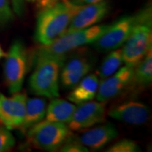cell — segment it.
<instances>
[{"label": "cell", "instance_id": "cell-1", "mask_svg": "<svg viewBox=\"0 0 152 152\" xmlns=\"http://www.w3.org/2000/svg\"><path fill=\"white\" fill-rule=\"evenodd\" d=\"M80 7L68 0H62L39 10L36 22L35 41L41 46H46L64 35Z\"/></svg>", "mask_w": 152, "mask_h": 152}, {"label": "cell", "instance_id": "cell-2", "mask_svg": "<svg viewBox=\"0 0 152 152\" xmlns=\"http://www.w3.org/2000/svg\"><path fill=\"white\" fill-rule=\"evenodd\" d=\"M33 61L35 69L29 80L30 91L37 96L58 98L60 70L65 63L66 57L42 56Z\"/></svg>", "mask_w": 152, "mask_h": 152}, {"label": "cell", "instance_id": "cell-3", "mask_svg": "<svg viewBox=\"0 0 152 152\" xmlns=\"http://www.w3.org/2000/svg\"><path fill=\"white\" fill-rule=\"evenodd\" d=\"M138 21L123 45L122 56L126 66L135 67L152 49V13L151 6L137 13Z\"/></svg>", "mask_w": 152, "mask_h": 152}, {"label": "cell", "instance_id": "cell-4", "mask_svg": "<svg viewBox=\"0 0 152 152\" xmlns=\"http://www.w3.org/2000/svg\"><path fill=\"white\" fill-rule=\"evenodd\" d=\"M109 25H96L90 28L66 33L50 45L41 46L34 58L42 56L66 57L72 51L88 44H93L109 28Z\"/></svg>", "mask_w": 152, "mask_h": 152}, {"label": "cell", "instance_id": "cell-5", "mask_svg": "<svg viewBox=\"0 0 152 152\" xmlns=\"http://www.w3.org/2000/svg\"><path fill=\"white\" fill-rule=\"evenodd\" d=\"M26 133L28 141L34 147L47 151H56L70 136V129L66 123L45 120L33 125Z\"/></svg>", "mask_w": 152, "mask_h": 152}, {"label": "cell", "instance_id": "cell-6", "mask_svg": "<svg viewBox=\"0 0 152 152\" xmlns=\"http://www.w3.org/2000/svg\"><path fill=\"white\" fill-rule=\"evenodd\" d=\"M5 57L6 85L11 94L20 92L28 68V53L24 44L20 40L14 41Z\"/></svg>", "mask_w": 152, "mask_h": 152}, {"label": "cell", "instance_id": "cell-7", "mask_svg": "<svg viewBox=\"0 0 152 152\" xmlns=\"http://www.w3.org/2000/svg\"><path fill=\"white\" fill-rule=\"evenodd\" d=\"M138 21L137 14L120 18L94 42V48L101 52H109L118 49L126 42Z\"/></svg>", "mask_w": 152, "mask_h": 152}, {"label": "cell", "instance_id": "cell-8", "mask_svg": "<svg viewBox=\"0 0 152 152\" xmlns=\"http://www.w3.org/2000/svg\"><path fill=\"white\" fill-rule=\"evenodd\" d=\"M27 95L16 92L11 97L0 94V123L9 130L21 126L26 113Z\"/></svg>", "mask_w": 152, "mask_h": 152}, {"label": "cell", "instance_id": "cell-9", "mask_svg": "<svg viewBox=\"0 0 152 152\" xmlns=\"http://www.w3.org/2000/svg\"><path fill=\"white\" fill-rule=\"evenodd\" d=\"M134 67L126 66L104 79L99 85L96 97L98 102L105 103L116 97L126 90L132 80Z\"/></svg>", "mask_w": 152, "mask_h": 152}, {"label": "cell", "instance_id": "cell-10", "mask_svg": "<svg viewBox=\"0 0 152 152\" xmlns=\"http://www.w3.org/2000/svg\"><path fill=\"white\" fill-rule=\"evenodd\" d=\"M105 118V107L102 102H87L76 106L68 127L70 130H84L102 123Z\"/></svg>", "mask_w": 152, "mask_h": 152}, {"label": "cell", "instance_id": "cell-11", "mask_svg": "<svg viewBox=\"0 0 152 152\" xmlns=\"http://www.w3.org/2000/svg\"><path fill=\"white\" fill-rule=\"evenodd\" d=\"M111 6L107 0L81 6L72 18L66 33L90 28L98 23L109 13Z\"/></svg>", "mask_w": 152, "mask_h": 152}, {"label": "cell", "instance_id": "cell-12", "mask_svg": "<svg viewBox=\"0 0 152 152\" xmlns=\"http://www.w3.org/2000/svg\"><path fill=\"white\" fill-rule=\"evenodd\" d=\"M112 118L131 125H142L149 120V109L145 104L138 102H128L109 110Z\"/></svg>", "mask_w": 152, "mask_h": 152}, {"label": "cell", "instance_id": "cell-13", "mask_svg": "<svg viewBox=\"0 0 152 152\" xmlns=\"http://www.w3.org/2000/svg\"><path fill=\"white\" fill-rule=\"evenodd\" d=\"M61 73V83L66 90L73 89L92 69V64L86 57L71 58L64 66Z\"/></svg>", "mask_w": 152, "mask_h": 152}, {"label": "cell", "instance_id": "cell-14", "mask_svg": "<svg viewBox=\"0 0 152 152\" xmlns=\"http://www.w3.org/2000/svg\"><path fill=\"white\" fill-rule=\"evenodd\" d=\"M118 136V132L115 125L107 123L83 133L78 140L87 148L98 150L113 141Z\"/></svg>", "mask_w": 152, "mask_h": 152}, {"label": "cell", "instance_id": "cell-15", "mask_svg": "<svg viewBox=\"0 0 152 152\" xmlns=\"http://www.w3.org/2000/svg\"><path fill=\"white\" fill-rule=\"evenodd\" d=\"M99 80L94 74L86 75L73 88L68 96L70 102L80 104L92 101L97 93Z\"/></svg>", "mask_w": 152, "mask_h": 152}, {"label": "cell", "instance_id": "cell-16", "mask_svg": "<svg viewBox=\"0 0 152 152\" xmlns=\"http://www.w3.org/2000/svg\"><path fill=\"white\" fill-rule=\"evenodd\" d=\"M47 111V102L44 99L28 98L26 113L21 126L19 128L23 133H26L33 125L42 121Z\"/></svg>", "mask_w": 152, "mask_h": 152}, {"label": "cell", "instance_id": "cell-17", "mask_svg": "<svg viewBox=\"0 0 152 152\" xmlns=\"http://www.w3.org/2000/svg\"><path fill=\"white\" fill-rule=\"evenodd\" d=\"M75 109L76 106L71 102L58 98L52 99L47 107L45 120L68 124Z\"/></svg>", "mask_w": 152, "mask_h": 152}, {"label": "cell", "instance_id": "cell-18", "mask_svg": "<svg viewBox=\"0 0 152 152\" xmlns=\"http://www.w3.org/2000/svg\"><path fill=\"white\" fill-rule=\"evenodd\" d=\"M152 81V49L134 67L132 80L128 87L136 90L149 86Z\"/></svg>", "mask_w": 152, "mask_h": 152}, {"label": "cell", "instance_id": "cell-19", "mask_svg": "<svg viewBox=\"0 0 152 152\" xmlns=\"http://www.w3.org/2000/svg\"><path fill=\"white\" fill-rule=\"evenodd\" d=\"M123 63L122 49H116L112 50L101 64L99 69V75L102 80L109 77L119 69Z\"/></svg>", "mask_w": 152, "mask_h": 152}, {"label": "cell", "instance_id": "cell-20", "mask_svg": "<svg viewBox=\"0 0 152 152\" xmlns=\"http://www.w3.org/2000/svg\"><path fill=\"white\" fill-rule=\"evenodd\" d=\"M141 151L137 142L127 139L120 140L106 150L107 152H138Z\"/></svg>", "mask_w": 152, "mask_h": 152}, {"label": "cell", "instance_id": "cell-21", "mask_svg": "<svg viewBox=\"0 0 152 152\" xmlns=\"http://www.w3.org/2000/svg\"><path fill=\"white\" fill-rule=\"evenodd\" d=\"M16 140L9 129L0 125V152L7 151L15 145Z\"/></svg>", "mask_w": 152, "mask_h": 152}, {"label": "cell", "instance_id": "cell-22", "mask_svg": "<svg viewBox=\"0 0 152 152\" xmlns=\"http://www.w3.org/2000/svg\"><path fill=\"white\" fill-rule=\"evenodd\" d=\"M14 18V12L9 0H0V26H7L12 22Z\"/></svg>", "mask_w": 152, "mask_h": 152}, {"label": "cell", "instance_id": "cell-23", "mask_svg": "<svg viewBox=\"0 0 152 152\" xmlns=\"http://www.w3.org/2000/svg\"><path fill=\"white\" fill-rule=\"evenodd\" d=\"M60 151L62 152H87L89 151L88 148L81 144L78 139L72 138L68 137L66 142L60 148Z\"/></svg>", "mask_w": 152, "mask_h": 152}, {"label": "cell", "instance_id": "cell-24", "mask_svg": "<svg viewBox=\"0 0 152 152\" xmlns=\"http://www.w3.org/2000/svg\"><path fill=\"white\" fill-rule=\"evenodd\" d=\"M13 11L17 16L21 17L24 14L25 0H11Z\"/></svg>", "mask_w": 152, "mask_h": 152}, {"label": "cell", "instance_id": "cell-25", "mask_svg": "<svg viewBox=\"0 0 152 152\" xmlns=\"http://www.w3.org/2000/svg\"><path fill=\"white\" fill-rule=\"evenodd\" d=\"M30 1L34 4L37 9L42 10V9L51 7V6L54 5L58 1H62V0H30Z\"/></svg>", "mask_w": 152, "mask_h": 152}, {"label": "cell", "instance_id": "cell-26", "mask_svg": "<svg viewBox=\"0 0 152 152\" xmlns=\"http://www.w3.org/2000/svg\"><path fill=\"white\" fill-rule=\"evenodd\" d=\"M68 1L72 4H73L77 6H84L90 4L99 2V1H103V0H68Z\"/></svg>", "mask_w": 152, "mask_h": 152}, {"label": "cell", "instance_id": "cell-27", "mask_svg": "<svg viewBox=\"0 0 152 152\" xmlns=\"http://www.w3.org/2000/svg\"><path fill=\"white\" fill-rule=\"evenodd\" d=\"M6 56V53L4 52V51L3 50V49L1 48V45H0V59H1V58H3V57H5Z\"/></svg>", "mask_w": 152, "mask_h": 152}, {"label": "cell", "instance_id": "cell-28", "mask_svg": "<svg viewBox=\"0 0 152 152\" xmlns=\"http://www.w3.org/2000/svg\"><path fill=\"white\" fill-rule=\"evenodd\" d=\"M0 125H1V123H0Z\"/></svg>", "mask_w": 152, "mask_h": 152}]
</instances>
